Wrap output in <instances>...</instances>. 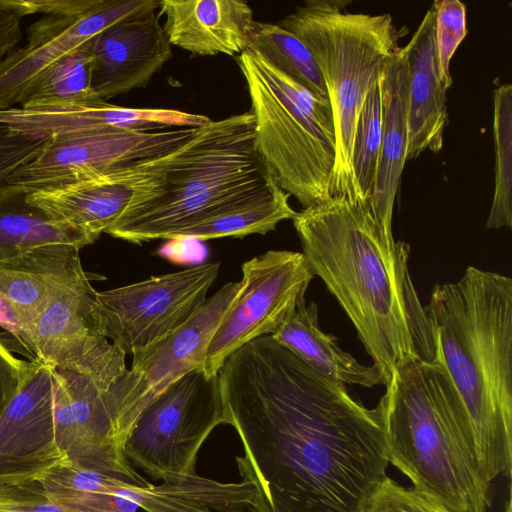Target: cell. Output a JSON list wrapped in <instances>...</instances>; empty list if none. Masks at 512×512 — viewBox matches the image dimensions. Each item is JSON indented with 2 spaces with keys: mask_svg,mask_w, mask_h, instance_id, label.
<instances>
[{
  "mask_svg": "<svg viewBox=\"0 0 512 512\" xmlns=\"http://www.w3.org/2000/svg\"><path fill=\"white\" fill-rule=\"evenodd\" d=\"M436 357L463 404L480 468L512 471V279L468 267L434 286L426 307Z\"/></svg>",
  "mask_w": 512,
  "mask_h": 512,
  "instance_id": "3957f363",
  "label": "cell"
},
{
  "mask_svg": "<svg viewBox=\"0 0 512 512\" xmlns=\"http://www.w3.org/2000/svg\"><path fill=\"white\" fill-rule=\"evenodd\" d=\"M218 380L244 451L239 474L257 491L248 512H360L387 476L380 406L365 407L271 335L229 355Z\"/></svg>",
  "mask_w": 512,
  "mask_h": 512,
  "instance_id": "6da1fadb",
  "label": "cell"
},
{
  "mask_svg": "<svg viewBox=\"0 0 512 512\" xmlns=\"http://www.w3.org/2000/svg\"><path fill=\"white\" fill-rule=\"evenodd\" d=\"M138 163L33 191L27 194V202L52 220L97 240L128 206L138 174Z\"/></svg>",
  "mask_w": 512,
  "mask_h": 512,
  "instance_id": "ffe728a7",
  "label": "cell"
},
{
  "mask_svg": "<svg viewBox=\"0 0 512 512\" xmlns=\"http://www.w3.org/2000/svg\"><path fill=\"white\" fill-rule=\"evenodd\" d=\"M314 274L302 252L269 250L242 264L241 288L208 346L204 371L217 375L246 343L273 335L305 302Z\"/></svg>",
  "mask_w": 512,
  "mask_h": 512,
  "instance_id": "9c48e42d",
  "label": "cell"
},
{
  "mask_svg": "<svg viewBox=\"0 0 512 512\" xmlns=\"http://www.w3.org/2000/svg\"><path fill=\"white\" fill-rule=\"evenodd\" d=\"M0 512H72L51 501L38 480L0 483Z\"/></svg>",
  "mask_w": 512,
  "mask_h": 512,
  "instance_id": "d6a6232c",
  "label": "cell"
},
{
  "mask_svg": "<svg viewBox=\"0 0 512 512\" xmlns=\"http://www.w3.org/2000/svg\"><path fill=\"white\" fill-rule=\"evenodd\" d=\"M346 0H307L277 24L298 37L321 71L335 131L331 196L358 198L352 147L365 98L396 51L402 30L390 14L345 10Z\"/></svg>",
  "mask_w": 512,
  "mask_h": 512,
  "instance_id": "8992f818",
  "label": "cell"
},
{
  "mask_svg": "<svg viewBox=\"0 0 512 512\" xmlns=\"http://www.w3.org/2000/svg\"><path fill=\"white\" fill-rule=\"evenodd\" d=\"M198 127L53 135L45 140L32 161L11 175L8 184L21 186L31 193L128 167L175 150L191 138Z\"/></svg>",
  "mask_w": 512,
  "mask_h": 512,
  "instance_id": "8fae6325",
  "label": "cell"
},
{
  "mask_svg": "<svg viewBox=\"0 0 512 512\" xmlns=\"http://www.w3.org/2000/svg\"><path fill=\"white\" fill-rule=\"evenodd\" d=\"M314 274L336 298L387 386L413 360H434L428 313L412 282L409 245L369 202L331 196L291 219Z\"/></svg>",
  "mask_w": 512,
  "mask_h": 512,
  "instance_id": "7a4b0ae2",
  "label": "cell"
},
{
  "mask_svg": "<svg viewBox=\"0 0 512 512\" xmlns=\"http://www.w3.org/2000/svg\"><path fill=\"white\" fill-rule=\"evenodd\" d=\"M157 9L156 0H99L82 14L41 17L27 28V43L0 63V110L20 104L28 87L47 67L101 31Z\"/></svg>",
  "mask_w": 512,
  "mask_h": 512,
  "instance_id": "9a60e30c",
  "label": "cell"
},
{
  "mask_svg": "<svg viewBox=\"0 0 512 512\" xmlns=\"http://www.w3.org/2000/svg\"><path fill=\"white\" fill-rule=\"evenodd\" d=\"M90 280L67 291L17 338L35 360L108 388L126 371V355L106 336Z\"/></svg>",
  "mask_w": 512,
  "mask_h": 512,
  "instance_id": "5bb4252c",
  "label": "cell"
},
{
  "mask_svg": "<svg viewBox=\"0 0 512 512\" xmlns=\"http://www.w3.org/2000/svg\"><path fill=\"white\" fill-rule=\"evenodd\" d=\"M230 512H244L243 510H235V511H230Z\"/></svg>",
  "mask_w": 512,
  "mask_h": 512,
  "instance_id": "74e56055",
  "label": "cell"
},
{
  "mask_svg": "<svg viewBox=\"0 0 512 512\" xmlns=\"http://www.w3.org/2000/svg\"><path fill=\"white\" fill-rule=\"evenodd\" d=\"M434 43L442 79L449 89L453 83L450 61L467 34L466 6L459 0H436Z\"/></svg>",
  "mask_w": 512,
  "mask_h": 512,
  "instance_id": "4dcf8cb0",
  "label": "cell"
},
{
  "mask_svg": "<svg viewBox=\"0 0 512 512\" xmlns=\"http://www.w3.org/2000/svg\"><path fill=\"white\" fill-rule=\"evenodd\" d=\"M383 116L380 77L361 107L353 139L352 170L357 195L362 200H369L373 193L383 134Z\"/></svg>",
  "mask_w": 512,
  "mask_h": 512,
  "instance_id": "f546056e",
  "label": "cell"
},
{
  "mask_svg": "<svg viewBox=\"0 0 512 512\" xmlns=\"http://www.w3.org/2000/svg\"><path fill=\"white\" fill-rule=\"evenodd\" d=\"M99 0H7L23 17L29 14L77 15L82 14Z\"/></svg>",
  "mask_w": 512,
  "mask_h": 512,
  "instance_id": "d590c367",
  "label": "cell"
},
{
  "mask_svg": "<svg viewBox=\"0 0 512 512\" xmlns=\"http://www.w3.org/2000/svg\"><path fill=\"white\" fill-rule=\"evenodd\" d=\"M207 116L173 109L128 108L104 101L0 110V123L34 140L100 130H160L198 127Z\"/></svg>",
  "mask_w": 512,
  "mask_h": 512,
  "instance_id": "d6986e66",
  "label": "cell"
},
{
  "mask_svg": "<svg viewBox=\"0 0 512 512\" xmlns=\"http://www.w3.org/2000/svg\"><path fill=\"white\" fill-rule=\"evenodd\" d=\"M434 24L435 12L431 6L404 46L409 70L407 161L427 149L441 151L448 122V88L437 60Z\"/></svg>",
  "mask_w": 512,
  "mask_h": 512,
  "instance_id": "7402d4cb",
  "label": "cell"
},
{
  "mask_svg": "<svg viewBox=\"0 0 512 512\" xmlns=\"http://www.w3.org/2000/svg\"><path fill=\"white\" fill-rule=\"evenodd\" d=\"M220 271L208 262L96 292L107 338L134 355L185 324L205 303Z\"/></svg>",
  "mask_w": 512,
  "mask_h": 512,
  "instance_id": "30bf717a",
  "label": "cell"
},
{
  "mask_svg": "<svg viewBox=\"0 0 512 512\" xmlns=\"http://www.w3.org/2000/svg\"><path fill=\"white\" fill-rule=\"evenodd\" d=\"M159 16L119 21L84 44L94 59L92 88L100 101L145 87L170 60L172 45Z\"/></svg>",
  "mask_w": 512,
  "mask_h": 512,
  "instance_id": "ac0fdd59",
  "label": "cell"
},
{
  "mask_svg": "<svg viewBox=\"0 0 512 512\" xmlns=\"http://www.w3.org/2000/svg\"><path fill=\"white\" fill-rule=\"evenodd\" d=\"M290 195L281 188L264 197L226 208L180 233V238L208 240L222 237L265 235L296 213L289 203Z\"/></svg>",
  "mask_w": 512,
  "mask_h": 512,
  "instance_id": "484cf974",
  "label": "cell"
},
{
  "mask_svg": "<svg viewBox=\"0 0 512 512\" xmlns=\"http://www.w3.org/2000/svg\"><path fill=\"white\" fill-rule=\"evenodd\" d=\"M79 251L49 244L0 262V326L17 337L63 294L88 281Z\"/></svg>",
  "mask_w": 512,
  "mask_h": 512,
  "instance_id": "e0dca14e",
  "label": "cell"
},
{
  "mask_svg": "<svg viewBox=\"0 0 512 512\" xmlns=\"http://www.w3.org/2000/svg\"><path fill=\"white\" fill-rule=\"evenodd\" d=\"M360 512H452L415 488H405L386 476Z\"/></svg>",
  "mask_w": 512,
  "mask_h": 512,
  "instance_id": "1f68e13d",
  "label": "cell"
},
{
  "mask_svg": "<svg viewBox=\"0 0 512 512\" xmlns=\"http://www.w3.org/2000/svg\"><path fill=\"white\" fill-rule=\"evenodd\" d=\"M225 424L218 374L195 369L164 390L143 411L125 445V456L154 480L177 483L195 471L198 452Z\"/></svg>",
  "mask_w": 512,
  "mask_h": 512,
  "instance_id": "ba28073f",
  "label": "cell"
},
{
  "mask_svg": "<svg viewBox=\"0 0 512 512\" xmlns=\"http://www.w3.org/2000/svg\"><path fill=\"white\" fill-rule=\"evenodd\" d=\"M27 191L18 185L0 188V262L49 244L83 248L96 240L49 218L27 202Z\"/></svg>",
  "mask_w": 512,
  "mask_h": 512,
  "instance_id": "d4e9b609",
  "label": "cell"
},
{
  "mask_svg": "<svg viewBox=\"0 0 512 512\" xmlns=\"http://www.w3.org/2000/svg\"><path fill=\"white\" fill-rule=\"evenodd\" d=\"M247 48L310 92L328 98L321 71L310 50L277 23L255 21Z\"/></svg>",
  "mask_w": 512,
  "mask_h": 512,
  "instance_id": "83f0119b",
  "label": "cell"
},
{
  "mask_svg": "<svg viewBox=\"0 0 512 512\" xmlns=\"http://www.w3.org/2000/svg\"><path fill=\"white\" fill-rule=\"evenodd\" d=\"M381 82L383 134L369 202L378 218L392 226L394 203L407 161L409 70L405 47H399L388 61Z\"/></svg>",
  "mask_w": 512,
  "mask_h": 512,
  "instance_id": "603a6c76",
  "label": "cell"
},
{
  "mask_svg": "<svg viewBox=\"0 0 512 512\" xmlns=\"http://www.w3.org/2000/svg\"><path fill=\"white\" fill-rule=\"evenodd\" d=\"M171 45L195 55H239L248 47L253 10L241 0H161Z\"/></svg>",
  "mask_w": 512,
  "mask_h": 512,
  "instance_id": "44dd1931",
  "label": "cell"
},
{
  "mask_svg": "<svg viewBox=\"0 0 512 512\" xmlns=\"http://www.w3.org/2000/svg\"><path fill=\"white\" fill-rule=\"evenodd\" d=\"M53 367L39 363L0 417V483L38 480L65 462L55 441Z\"/></svg>",
  "mask_w": 512,
  "mask_h": 512,
  "instance_id": "2e32d148",
  "label": "cell"
},
{
  "mask_svg": "<svg viewBox=\"0 0 512 512\" xmlns=\"http://www.w3.org/2000/svg\"><path fill=\"white\" fill-rule=\"evenodd\" d=\"M240 288V281L224 284L185 324L132 355L131 367L106 389L129 436L143 411L164 390L188 372L204 370L210 340Z\"/></svg>",
  "mask_w": 512,
  "mask_h": 512,
  "instance_id": "7c38bea8",
  "label": "cell"
},
{
  "mask_svg": "<svg viewBox=\"0 0 512 512\" xmlns=\"http://www.w3.org/2000/svg\"><path fill=\"white\" fill-rule=\"evenodd\" d=\"M495 148L494 193L487 229L512 226V85L498 86L493 93Z\"/></svg>",
  "mask_w": 512,
  "mask_h": 512,
  "instance_id": "f1b7e54d",
  "label": "cell"
},
{
  "mask_svg": "<svg viewBox=\"0 0 512 512\" xmlns=\"http://www.w3.org/2000/svg\"><path fill=\"white\" fill-rule=\"evenodd\" d=\"M38 365L17 358L0 340V417Z\"/></svg>",
  "mask_w": 512,
  "mask_h": 512,
  "instance_id": "e575fe53",
  "label": "cell"
},
{
  "mask_svg": "<svg viewBox=\"0 0 512 512\" xmlns=\"http://www.w3.org/2000/svg\"><path fill=\"white\" fill-rule=\"evenodd\" d=\"M254 116L255 146L278 185L303 206L331 197L335 131L328 98L318 96L246 49L236 57Z\"/></svg>",
  "mask_w": 512,
  "mask_h": 512,
  "instance_id": "52a82bcc",
  "label": "cell"
},
{
  "mask_svg": "<svg viewBox=\"0 0 512 512\" xmlns=\"http://www.w3.org/2000/svg\"><path fill=\"white\" fill-rule=\"evenodd\" d=\"M45 140L28 138L0 123V188L8 184L15 171L40 153Z\"/></svg>",
  "mask_w": 512,
  "mask_h": 512,
  "instance_id": "836d02e7",
  "label": "cell"
},
{
  "mask_svg": "<svg viewBox=\"0 0 512 512\" xmlns=\"http://www.w3.org/2000/svg\"><path fill=\"white\" fill-rule=\"evenodd\" d=\"M55 441L65 463L138 487L150 483L125 456L129 435L106 395L93 379L53 367Z\"/></svg>",
  "mask_w": 512,
  "mask_h": 512,
  "instance_id": "4fadbf2b",
  "label": "cell"
},
{
  "mask_svg": "<svg viewBox=\"0 0 512 512\" xmlns=\"http://www.w3.org/2000/svg\"><path fill=\"white\" fill-rule=\"evenodd\" d=\"M22 18L7 0H0V63L21 40Z\"/></svg>",
  "mask_w": 512,
  "mask_h": 512,
  "instance_id": "8d00e7d4",
  "label": "cell"
},
{
  "mask_svg": "<svg viewBox=\"0 0 512 512\" xmlns=\"http://www.w3.org/2000/svg\"><path fill=\"white\" fill-rule=\"evenodd\" d=\"M94 59L81 46L47 67L28 87L22 108L100 101L92 88Z\"/></svg>",
  "mask_w": 512,
  "mask_h": 512,
  "instance_id": "4316f807",
  "label": "cell"
},
{
  "mask_svg": "<svg viewBox=\"0 0 512 512\" xmlns=\"http://www.w3.org/2000/svg\"><path fill=\"white\" fill-rule=\"evenodd\" d=\"M385 387L378 405L388 462L450 511L487 512L490 482L466 411L439 359L406 363Z\"/></svg>",
  "mask_w": 512,
  "mask_h": 512,
  "instance_id": "5b68a950",
  "label": "cell"
},
{
  "mask_svg": "<svg viewBox=\"0 0 512 512\" xmlns=\"http://www.w3.org/2000/svg\"><path fill=\"white\" fill-rule=\"evenodd\" d=\"M317 374L342 384L371 388L383 384L376 366L364 365L342 350L337 339L319 325L315 303L303 302L271 335Z\"/></svg>",
  "mask_w": 512,
  "mask_h": 512,
  "instance_id": "cb8c5ba5",
  "label": "cell"
},
{
  "mask_svg": "<svg viewBox=\"0 0 512 512\" xmlns=\"http://www.w3.org/2000/svg\"><path fill=\"white\" fill-rule=\"evenodd\" d=\"M137 168L131 200L105 232L133 244L178 239L226 208L281 188L256 149L251 111L210 119L184 144Z\"/></svg>",
  "mask_w": 512,
  "mask_h": 512,
  "instance_id": "277c9868",
  "label": "cell"
}]
</instances>
